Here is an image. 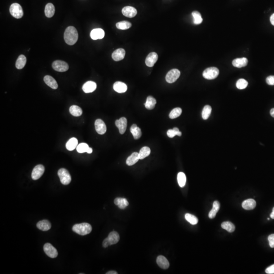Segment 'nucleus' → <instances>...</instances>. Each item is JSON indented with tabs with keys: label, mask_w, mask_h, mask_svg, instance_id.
<instances>
[{
	"label": "nucleus",
	"mask_w": 274,
	"mask_h": 274,
	"mask_svg": "<svg viewBox=\"0 0 274 274\" xmlns=\"http://www.w3.org/2000/svg\"><path fill=\"white\" fill-rule=\"evenodd\" d=\"M158 60V55L157 53L153 52L149 53L147 55L145 60L146 66L149 67H152L154 66L157 60Z\"/></svg>",
	"instance_id": "11"
},
{
	"label": "nucleus",
	"mask_w": 274,
	"mask_h": 274,
	"mask_svg": "<svg viewBox=\"0 0 274 274\" xmlns=\"http://www.w3.org/2000/svg\"><path fill=\"white\" fill-rule=\"evenodd\" d=\"M150 152H151V150L148 147L145 146V147L142 148L140 150V152L139 153V156L140 160H143L144 158H146V157L150 155Z\"/></svg>",
	"instance_id": "33"
},
{
	"label": "nucleus",
	"mask_w": 274,
	"mask_h": 274,
	"mask_svg": "<svg viewBox=\"0 0 274 274\" xmlns=\"http://www.w3.org/2000/svg\"><path fill=\"white\" fill-rule=\"evenodd\" d=\"M157 104V101L153 97L151 96H148L147 97L146 102L145 103V106L146 108L148 110H152L154 109L155 105Z\"/></svg>",
	"instance_id": "30"
},
{
	"label": "nucleus",
	"mask_w": 274,
	"mask_h": 274,
	"mask_svg": "<svg viewBox=\"0 0 274 274\" xmlns=\"http://www.w3.org/2000/svg\"><path fill=\"white\" fill-rule=\"evenodd\" d=\"M116 28L118 29L125 30V29H127L130 28L131 27V24L129 21H120V22L116 24Z\"/></svg>",
	"instance_id": "37"
},
{
	"label": "nucleus",
	"mask_w": 274,
	"mask_h": 274,
	"mask_svg": "<svg viewBox=\"0 0 274 274\" xmlns=\"http://www.w3.org/2000/svg\"><path fill=\"white\" fill-rule=\"evenodd\" d=\"M268 241L270 247L274 248V234H272L268 236Z\"/></svg>",
	"instance_id": "45"
},
{
	"label": "nucleus",
	"mask_w": 274,
	"mask_h": 274,
	"mask_svg": "<svg viewBox=\"0 0 274 274\" xmlns=\"http://www.w3.org/2000/svg\"><path fill=\"white\" fill-rule=\"evenodd\" d=\"M106 274H117V273L116 271H111L108 272Z\"/></svg>",
	"instance_id": "50"
},
{
	"label": "nucleus",
	"mask_w": 274,
	"mask_h": 274,
	"mask_svg": "<svg viewBox=\"0 0 274 274\" xmlns=\"http://www.w3.org/2000/svg\"><path fill=\"white\" fill-rule=\"evenodd\" d=\"M95 130L99 134L103 135L106 132V126L102 120L100 119H97L95 120Z\"/></svg>",
	"instance_id": "12"
},
{
	"label": "nucleus",
	"mask_w": 274,
	"mask_h": 274,
	"mask_svg": "<svg viewBox=\"0 0 274 274\" xmlns=\"http://www.w3.org/2000/svg\"><path fill=\"white\" fill-rule=\"evenodd\" d=\"M78 39V34L76 29L72 26L68 27L64 33V39L66 43L73 45L77 42Z\"/></svg>",
	"instance_id": "1"
},
{
	"label": "nucleus",
	"mask_w": 274,
	"mask_h": 274,
	"mask_svg": "<svg viewBox=\"0 0 274 274\" xmlns=\"http://www.w3.org/2000/svg\"><path fill=\"white\" fill-rule=\"evenodd\" d=\"M177 180L179 186L181 188H183L185 185L186 182V176L183 172H179L178 174Z\"/></svg>",
	"instance_id": "35"
},
{
	"label": "nucleus",
	"mask_w": 274,
	"mask_h": 274,
	"mask_svg": "<svg viewBox=\"0 0 274 274\" xmlns=\"http://www.w3.org/2000/svg\"><path fill=\"white\" fill-rule=\"evenodd\" d=\"M44 81L48 86L53 90H56L58 87V84L56 80L51 76H45L44 78Z\"/></svg>",
	"instance_id": "18"
},
{
	"label": "nucleus",
	"mask_w": 274,
	"mask_h": 274,
	"mask_svg": "<svg viewBox=\"0 0 274 274\" xmlns=\"http://www.w3.org/2000/svg\"><path fill=\"white\" fill-rule=\"evenodd\" d=\"M110 242H109V240H108V238H106L104 240L103 242V246L104 248H107L108 247V246H110Z\"/></svg>",
	"instance_id": "47"
},
{
	"label": "nucleus",
	"mask_w": 274,
	"mask_h": 274,
	"mask_svg": "<svg viewBox=\"0 0 274 274\" xmlns=\"http://www.w3.org/2000/svg\"><path fill=\"white\" fill-rule=\"evenodd\" d=\"M248 84L247 81L244 79H240L236 82V86L239 90H243L247 87Z\"/></svg>",
	"instance_id": "42"
},
{
	"label": "nucleus",
	"mask_w": 274,
	"mask_h": 274,
	"mask_svg": "<svg viewBox=\"0 0 274 274\" xmlns=\"http://www.w3.org/2000/svg\"><path fill=\"white\" fill-rule=\"evenodd\" d=\"M37 227L41 231H47L51 229V225L49 221L47 220H43L37 223Z\"/></svg>",
	"instance_id": "22"
},
{
	"label": "nucleus",
	"mask_w": 274,
	"mask_h": 274,
	"mask_svg": "<svg viewBox=\"0 0 274 274\" xmlns=\"http://www.w3.org/2000/svg\"><path fill=\"white\" fill-rule=\"evenodd\" d=\"M192 15L194 19V24H200L203 21V18L201 17V14L197 11H194L192 12Z\"/></svg>",
	"instance_id": "38"
},
{
	"label": "nucleus",
	"mask_w": 274,
	"mask_h": 274,
	"mask_svg": "<svg viewBox=\"0 0 274 274\" xmlns=\"http://www.w3.org/2000/svg\"><path fill=\"white\" fill-rule=\"evenodd\" d=\"M185 218L188 223L192 224V225H196L198 223V219L195 216L192 214L186 213L185 215Z\"/></svg>",
	"instance_id": "40"
},
{
	"label": "nucleus",
	"mask_w": 274,
	"mask_h": 274,
	"mask_svg": "<svg viewBox=\"0 0 274 274\" xmlns=\"http://www.w3.org/2000/svg\"><path fill=\"white\" fill-rule=\"evenodd\" d=\"M157 264L162 269H167L170 266L169 262L165 256L160 255L157 257Z\"/></svg>",
	"instance_id": "17"
},
{
	"label": "nucleus",
	"mask_w": 274,
	"mask_h": 274,
	"mask_svg": "<svg viewBox=\"0 0 274 274\" xmlns=\"http://www.w3.org/2000/svg\"><path fill=\"white\" fill-rule=\"evenodd\" d=\"M221 227L223 229L227 230L229 232H233L235 230V225L229 221H225L222 223Z\"/></svg>",
	"instance_id": "34"
},
{
	"label": "nucleus",
	"mask_w": 274,
	"mask_h": 274,
	"mask_svg": "<svg viewBox=\"0 0 274 274\" xmlns=\"http://www.w3.org/2000/svg\"><path fill=\"white\" fill-rule=\"evenodd\" d=\"M52 66L55 71L60 72L67 71L68 69V64L62 60H55L52 63Z\"/></svg>",
	"instance_id": "7"
},
{
	"label": "nucleus",
	"mask_w": 274,
	"mask_h": 274,
	"mask_svg": "<svg viewBox=\"0 0 274 274\" xmlns=\"http://www.w3.org/2000/svg\"><path fill=\"white\" fill-rule=\"evenodd\" d=\"M270 114L274 118V108L272 109L270 111Z\"/></svg>",
	"instance_id": "49"
},
{
	"label": "nucleus",
	"mask_w": 274,
	"mask_h": 274,
	"mask_svg": "<svg viewBox=\"0 0 274 274\" xmlns=\"http://www.w3.org/2000/svg\"><path fill=\"white\" fill-rule=\"evenodd\" d=\"M211 107L209 106V105H206L203 108V111H202V113H201L202 118H203V119L207 120L209 117L210 114L211 113Z\"/></svg>",
	"instance_id": "36"
},
{
	"label": "nucleus",
	"mask_w": 274,
	"mask_h": 274,
	"mask_svg": "<svg viewBox=\"0 0 274 274\" xmlns=\"http://www.w3.org/2000/svg\"><path fill=\"white\" fill-rule=\"evenodd\" d=\"M130 131L135 140L139 139L140 138V137H141V130L135 124L131 126V127H130Z\"/></svg>",
	"instance_id": "26"
},
{
	"label": "nucleus",
	"mask_w": 274,
	"mask_h": 274,
	"mask_svg": "<svg viewBox=\"0 0 274 274\" xmlns=\"http://www.w3.org/2000/svg\"><path fill=\"white\" fill-rule=\"evenodd\" d=\"M104 36L105 32L102 29H95L91 33V37L93 40L102 39Z\"/></svg>",
	"instance_id": "15"
},
{
	"label": "nucleus",
	"mask_w": 274,
	"mask_h": 274,
	"mask_svg": "<svg viewBox=\"0 0 274 274\" xmlns=\"http://www.w3.org/2000/svg\"><path fill=\"white\" fill-rule=\"evenodd\" d=\"M167 135L169 138H173L175 136H181L182 135V133L179 131V129L177 127H174L172 130H169L167 131Z\"/></svg>",
	"instance_id": "41"
},
{
	"label": "nucleus",
	"mask_w": 274,
	"mask_h": 274,
	"mask_svg": "<svg viewBox=\"0 0 274 274\" xmlns=\"http://www.w3.org/2000/svg\"><path fill=\"white\" fill-rule=\"evenodd\" d=\"M58 176L63 184L68 185L71 181V177L67 170L62 168L58 171Z\"/></svg>",
	"instance_id": "5"
},
{
	"label": "nucleus",
	"mask_w": 274,
	"mask_h": 274,
	"mask_svg": "<svg viewBox=\"0 0 274 274\" xmlns=\"http://www.w3.org/2000/svg\"><path fill=\"white\" fill-rule=\"evenodd\" d=\"M113 89L115 91L118 93L122 94V93H124L127 90V87L125 83L122 82L120 81H117L114 84Z\"/></svg>",
	"instance_id": "20"
},
{
	"label": "nucleus",
	"mask_w": 274,
	"mask_h": 274,
	"mask_svg": "<svg viewBox=\"0 0 274 274\" xmlns=\"http://www.w3.org/2000/svg\"><path fill=\"white\" fill-rule=\"evenodd\" d=\"M127 121L126 118L122 117L118 120L115 121V125L119 129L120 134H123L125 133L127 127Z\"/></svg>",
	"instance_id": "10"
},
{
	"label": "nucleus",
	"mask_w": 274,
	"mask_h": 274,
	"mask_svg": "<svg viewBox=\"0 0 274 274\" xmlns=\"http://www.w3.org/2000/svg\"><path fill=\"white\" fill-rule=\"evenodd\" d=\"M270 217L272 219H274V207L273 209V211H272V212L271 214L270 215Z\"/></svg>",
	"instance_id": "51"
},
{
	"label": "nucleus",
	"mask_w": 274,
	"mask_h": 274,
	"mask_svg": "<svg viewBox=\"0 0 274 274\" xmlns=\"http://www.w3.org/2000/svg\"><path fill=\"white\" fill-rule=\"evenodd\" d=\"M27 63V58L24 55H20L16 62V67L18 69H22Z\"/></svg>",
	"instance_id": "28"
},
{
	"label": "nucleus",
	"mask_w": 274,
	"mask_h": 274,
	"mask_svg": "<svg viewBox=\"0 0 274 274\" xmlns=\"http://www.w3.org/2000/svg\"><path fill=\"white\" fill-rule=\"evenodd\" d=\"M266 273L268 274H274V264L267 268L266 270Z\"/></svg>",
	"instance_id": "46"
},
{
	"label": "nucleus",
	"mask_w": 274,
	"mask_h": 274,
	"mask_svg": "<svg viewBox=\"0 0 274 274\" xmlns=\"http://www.w3.org/2000/svg\"><path fill=\"white\" fill-rule=\"evenodd\" d=\"M70 113L73 116L78 117V116H81L82 114V110L80 107L76 106V105H73L72 106L70 107Z\"/></svg>",
	"instance_id": "32"
},
{
	"label": "nucleus",
	"mask_w": 274,
	"mask_h": 274,
	"mask_svg": "<svg viewBox=\"0 0 274 274\" xmlns=\"http://www.w3.org/2000/svg\"><path fill=\"white\" fill-rule=\"evenodd\" d=\"M9 11L11 15L17 19L21 18L24 15L23 8L18 3L12 4L10 6Z\"/></svg>",
	"instance_id": "3"
},
{
	"label": "nucleus",
	"mask_w": 274,
	"mask_h": 274,
	"mask_svg": "<svg viewBox=\"0 0 274 274\" xmlns=\"http://www.w3.org/2000/svg\"><path fill=\"white\" fill-rule=\"evenodd\" d=\"M97 88V84L94 81H87L83 84L82 90L85 93H91L95 91Z\"/></svg>",
	"instance_id": "16"
},
{
	"label": "nucleus",
	"mask_w": 274,
	"mask_h": 274,
	"mask_svg": "<svg viewBox=\"0 0 274 274\" xmlns=\"http://www.w3.org/2000/svg\"><path fill=\"white\" fill-rule=\"evenodd\" d=\"M220 209V203L219 201H214L213 204V208L212 210L210 211L209 213V217L212 219L215 217L216 215L217 214Z\"/></svg>",
	"instance_id": "29"
},
{
	"label": "nucleus",
	"mask_w": 274,
	"mask_h": 274,
	"mask_svg": "<svg viewBox=\"0 0 274 274\" xmlns=\"http://www.w3.org/2000/svg\"><path fill=\"white\" fill-rule=\"evenodd\" d=\"M139 160L140 158L139 156V153L134 152L127 158L126 163L127 165L131 166L136 164Z\"/></svg>",
	"instance_id": "23"
},
{
	"label": "nucleus",
	"mask_w": 274,
	"mask_h": 274,
	"mask_svg": "<svg viewBox=\"0 0 274 274\" xmlns=\"http://www.w3.org/2000/svg\"><path fill=\"white\" fill-rule=\"evenodd\" d=\"M45 168L42 165H38L34 168L32 173V178L34 180H38L43 174Z\"/></svg>",
	"instance_id": "9"
},
{
	"label": "nucleus",
	"mask_w": 274,
	"mask_h": 274,
	"mask_svg": "<svg viewBox=\"0 0 274 274\" xmlns=\"http://www.w3.org/2000/svg\"><path fill=\"white\" fill-rule=\"evenodd\" d=\"M266 82L270 86H274V76H270L266 79Z\"/></svg>",
	"instance_id": "44"
},
{
	"label": "nucleus",
	"mask_w": 274,
	"mask_h": 274,
	"mask_svg": "<svg viewBox=\"0 0 274 274\" xmlns=\"http://www.w3.org/2000/svg\"><path fill=\"white\" fill-rule=\"evenodd\" d=\"M86 152L88 153H89V154H90V153H91L92 152V149L91 148H90V147H89V148H88V150H87V151Z\"/></svg>",
	"instance_id": "52"
},
{
	"label": "nucleus",
	"mask_w": 274,
	"mask_h": 274,
	"mask_svg": "<svg viewBox=\"0 0 274 274\" xmlns=\"http://www.w3.org/2000/svg\"><path fill=\"white\" fill-rule=\"evenodd\" d=\"M270 21H271L272 24L274 25V13L272 14L271 17H270Z\"/></svg>",
	"instance_id": "48"
},
{
	"label": "nucleus",
	"mask_w": 274,
	"mask_h": 274,
	"mask_svg": "<svg viewBox=\"0 0 274 274\" xmlns=\"http://www.w3.org/2000/svg\"><path fill=\"white\" fill-rule=\"evenodd\" d=\"M123 15L129 18H133L137 15V11L134 7L131 6H126L122 10Z\"/></svg>",
	"instance_id": "13"
},
{
	"label": "nucleus",
	"mask_w": 274,
	"mask_h": 274,
	"mask_svg": "<svg viewBox=\"0 0 274 274\" xmlns=\"http://www.w3.org/2000/svg\"><path fill=\"white\" fill-rule=\"evenodd\" d=\"M72 230L74 232L79 235L85 236L91 232L92 231V227L91 225L88 223H82L76 224L74 225L72 228Z\"/></svg>",
	"instance_id": "2"
},
{
	"label": "nucleus",
	"mask_w": 274,
	"mask_h": 274,
	"mask_svg": "<svg viewBox=\"0 0 274 274\" xmlns=\"http://www.w3.org/2000/svg\"><path fill=\"white\" fill-rule=\"evenodd\" d=\"M55 13V7L52 3H48L46 5L45 8V14L46 17L51 18L52 17Z\"/></svg>",
	"instance_id": "27"
},
{
	"label": "nucleus",
	"mask_w": 274,
	"mask_h": 274,
	"mask_svg": "<svg viewBox=\"0 0 274 274\" xmlns=\"http://www.w3.org/2000/svg\"><path fill=\"white\" fill-rule=\"evenodd\" d=\"M256 206V201L253 199H247L242 203V207L245 210H253L255 208Z\"/></svg>",
	"instance_id": "21"
},
{
	"label": "nucleus",
	"mask_w": 274,
	"mask_h": 274,
	"mask_svg": "<svg viewBox=\"0 0 274 274\" xmlns=\"http://www.w3.org/2000/svg\"><path fill=\"white\" fill-rule=\"evenodd\" d=\"M182 109L180 108H176L173 109L169 114V117L171 119H175L180 116L182 113Z\"/></svg>",
	"instance_id": "39"
},
{
	"label": "nucleus",
	"mask_w": 274,
	"mask_h": 274,
	"mask_svg": "<svg viewBox=\"0 0 274 274\" xmlns=\"http://www.w3.org/2000/svg\"><path fill=\"white\" fill-rule=\"evenodd\" d=\"M78 146V140L75 138H72L68 140L66 144V148L69 151H72L77 147Z\"/></svg>",
	"instance_id": "31"
},
{
	"label": "nucleus",
	"mask_w": 274,
	"mask_h": 274,
	"mask_svg": "<svg viewBox=\"0 0 274 274\" xmlns=\"http://www.w3.org/2000/svg\"><path fill=\"white\" fill-rule=\"evenodd\" d=\"M247 59H246V57H242V58H238V59H235L232 61V65L235 67L238 68H241L244 67L245 66H247L248 64Z\"/></svg>",
	"instance_id": "19"
},
{
	"label": "nucleus",
	"mask_w": 274,
	"mask_h": 274,
	"mask_svg": "<svg viewBox=\"0 0 274 274\" xmlns=\"http://www.w3.org/2000/svg\"><path fill=\"white\" fill-rule=\"evenodd\" d=\"M107 238H108V240L110 242V245H114V244L117 243L120 239L119 234L114 231L111 232Z\"/></svg>",
	"instance_id": "24"
},
{
	"label": "nucleus",
	"mask_w": 274,
	"mask_h": 274,
	"mask_svg": "<svg viewBox=\"0 0 274 274\" xmlns=\"http://www.w3.org/2000/svg\"><path fill=\"white\" fill-rule=\"evenodd\" d=\"M219 74V71L217 68L210 67L206 68L203 73V77L208 80H212L216 78Z\"/></svg>",
	"instance_id": "4"
},
{
	"label": "nucleus",
	"mask_w": 274,
	"mask_h": 274,
	"mask_svg": "<svg viewBox=\"0 0 274 274\" xmlns=\"http://www.w3.org/2000/svg\"><path fill=\"white\" fill-rule=\"evenodd\" d=\"M87 144L86 143H80L79 145L77 146V151L78 152L80 153H82L86 152L88 148H89Z\"/></svg>",
	"instance_id": "43"
},
{
	"label": "nucleus",
	"mask_w": 274,
	"mask_h": 274,
	"mask_svg": "<svg viewBox=\"0 0 274 274\" xmlns=\"http://www.w3.org/2000/svg\"><path fill=\"white\" fill-rule=\"evenodd\" d=\"M114 204L118 206L121 209H124L129 205V202L126 199L122 197H117L115 199Z\"/></svg>",
	"instance_id": "25"
},
{
	"label": "nucleus",
	"mask_w": 274,
	"mask_h": 274,
	"mask_svg": "<svg viewBox=\"0 0 274 274\" xmlns=\"http://www.w3.org/2000/svg\"><path fill=\"white\" fill-rule=\"evenodd\" d=\"M43 249L46 254L52 259L56 258L58 255L57 250L51 244H45L44 245Z\"/></svg>",
	"instance_id": "8"
},
{
	"label": "nucleus",
	"mask_w": 274,
	"mask_h": 274,
	"mask_svg": "<svg viewBox=\"0 0 274 274\" xmlns=\"http://www.w3.org/2000/svg\"><path fill=\"white\" fill-rule=\"evenodd\" d=\"M180 75V72L176 68H174L170 70L166 74V82L169 83L175 82V81L179 78Z\"/></svg>",
	"instance_id": "6"
},
{
	"label": "nucleus",
	"mask_w": 274,
	"mask_h": 274,
	"mask_svg": "<svg viewBox=\"0 0 274 274\" xmlns=\"http://www.w3.org/2000/svg\"><path fill=\"white\" fill-rule=\"evenodd\" d=\"M126 51L123 48H119L113 52L112 55V59L116 62L120 61L125 58Z\"/></svg>",
	"instance_id": "14"
}]
</instances>
